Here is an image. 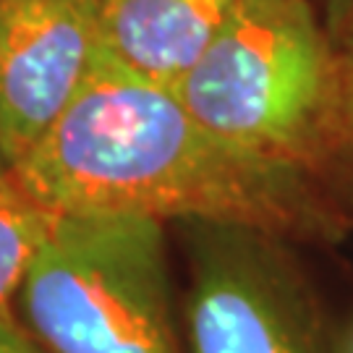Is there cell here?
I'll use <instances>...</instances> for the list:
<instances>
[{
    "label": "cell",
    "mask_w": 353,
    "mask_h": 353,
    "mask_svg": "<svg viewBox=\"0 0 353 353\" xmlns=\"http://www.w3.org/2000/svg\"><path fill=\"white\" fill-rule=\"evenodd\" d=\"M16 183L52 214L243 225L296 246H332L353 230L345 194L225 139L176 89L131 74L110 55L50 137L16 168Z\"/></svg>",
    "instance_id": "1"
},
{
    "label": "cell",
    "mask_w": 353,
    "mask_h": 353,
    "mask_svg": "<svg viewBox=\"0 0 353 353\" xmlns=\"http://www.w3.org/2000/svg\"><path fill=\"white\" fill-rule=\"evenodd\" d=\"M173 89L225 139L353 202L341 55L312 0H241Z\"/></svg>",
    "instance_id": "2"
},
{
    "label": "cell",
    "mask_w": 353,
    "mask_h": 353,
    "mask_svg": "<svg viewBox=\"0 0 353 353\" xmlns=\"http://www.w3.org/2000/svg\"><path fill=\"white\" fill-rule=\"evenodd\" d=\"M13 309L50 353H186L168 225L141 214L50 212Z\"/></svg>",
    "instance_id": "3"
},
{
    "label": "cell",
    "mask_w": 353,
    "mask_h": 353,
    "mask_svg": "<svg viewBox=\"0 0 353 353\" xmlns=\"http://www.w3.org/2000/svg\"><path fill=\"white\" fill-rule=\"evenodd\" d=\"M186 353H343L296 243L243 225L178 223Z\"/></svg>",
    "instance_id": "4"
},
{
    "label": "cell",
    "mask_w": 353,
    "mask_h": 353,
    "mask_svg": "<svg viewBox=\"0 0 353 353\" xmlns=\"http://www.w3.org/2000/svg\"><path fill=\"white\" fill-rule=\"evenodd\" d=\"M105 55L100 0H0V144L13 170L63 121Z\"/></svg>",
    "instance_id": "5"
},
{
    "label": "cell",
    "mask_w": 353,
    "mask_h": 353,
    "mask_svg": "<svg viewBox=\"0 0 353 353\" xmlns=\"http://www.w3.org/2000/svg\"><path fill=\"white\" fill-rule=\"evenodd\" d=\"M241 0H100L108 55L152 84L176 87Z\"/></svg>",
    "instance_id": "6"
},
{
    "label": "cell",
    "mask_w": 353,
    "mask_h": 353,
    "mask_svg": "<svg viewBox=\"0 0 353 353\" xmlns=\"http://www.w3.org/2000/svg\"><path fill=\"white\" fill-rule=\"evenodd\" d=\"M48 220L50 212L32 202L19 183L0 194V314L16 301L29 256L37 249Z\"/></svg>",
    "instance_id": "7"
},
{
    "label": "cell",
    "mask_w": 353,
    "mask_h": 353,
    "mask_svg": "<svg viewBox=\"0 0 353 353\" xmlns=\"http://www.w3.org/2000/svg\"><path fill=\"white\" fill-rule=\"evenodd\" d=\"M0 353H50L42 343L26 330L19 319L16 309H8L0 314Z\"/></svg>",
    "instance_id": "8"
},
{
    "label": "cell",
    "mask_w": 353,
    "mask_h": 353,
    "mask_svg": "<svg viewBox=\"0 0 353 353\" xmlns=\"http://www.w3.org/2000/svg\"><path fill=\"white\" fill-rule=\"evenodd\" d=\"M335 48L353 37V0H312Z\"/></svg>",
    "instance_id": "9"
},
{
    "label": "cell",
    "mask_w": 353,
    "mask_h": 353,
    "mask_svg": "<svg viewBox=\"0 0 353 353\" xmlns=\"http://www.w3.org/2000/svg\"><path fill=\"white\" fill-rule=\"evenodd\" d=\"M341 55V74H343V97H345V115L353 134V37L348 42L338 45Z\"/></svg>",
    "instance_id": "10"
},
{
    "label": "cell",
    "mask_w": 353,
    "mask_h": 353,
    "mask_svg": "<svg viewBox=\"0 0 353 353\" xmlns=\"http://www.w3.org/2000/svg\"><path fill=\"white\" fill-rule=\"evenodd\" d=\"M13 183H16V170H13L11 160H8V154L0 144V194L6 189H11Z\"/></svg>",
    "instance_id": "11"
},
{
    "label": "cell",
    "mask_w": 353,
    "mask_h": 353,
    "mask_svg": "<svg viewBox=\"0 0 353 353\" xmlns=\"http://www.w3.org/2000/svg\"><path fill=\"white\" fill-rule=\"evenodd\" d=\"M343 353H353V325L343 332Z\"/></svg>",
    "instance_id": "12"
}]
</instances>
